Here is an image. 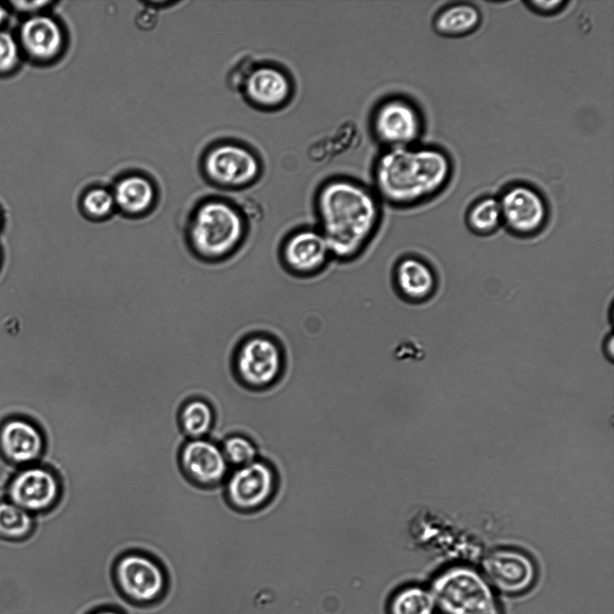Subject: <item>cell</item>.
Listing matches in <instances>:
<instances>
[{
  "label": "cell",
  "instance_id": "cell-1",
  "mask_svg": "<svg viewBox=\"0 0 614 614\" xmlns=\"http://www.w3.org/2000/svg\"><path fill=\"white\" fill-rule=\"evenodd\" d=\"M382 205L372 188L352 178L335 176L319 185L313 201L316 227L334 261L349 263L364 254L380 228Z\"/></svg>",
  "mask_w": 614,
  "mask_h": 614
},
{
  "label": "cell",
  "instance_id": "cell-2",
  "mask_svg": "<svg viewBox=\"0 0 614 614\" xmlns=\"http://www.w3.org/2000/svg\"><path fill=\"white\" fill-rule=\"evenodd\" d=\"M453 163L434 146L384 148L372 167V189L382 203L409 209L431 200L449 183Z\"/></svg>",
  "mask_w": 614,
  "mask_h": 614
},
{
  "label": "cell",
  "instance_id": "cell-3",
  "mask_svg": "<svg viewBox=\"0 0 614 614\" xmlns=\"http://www.w3.org/2000/svg\"><path fill=\"white\" fill-rule=\"evenodd\" d=\"M249 226L244 210L224 199H209L191 212L184 227L190 253L205 263L233 257L245 245Z\"/></svg>",
  "mask_w": 614,
  "mask_h": 614
},
{
  "label": "cell",
  "instance_id": "cell-4",
  "mask_svg": "<svg viewBox=\"0 0 614 614\" xmlns=\"http://www.w3.org/2000/svg\"><path fill=\"white\" fill-rule=\"evenodd\" d=\"M429 590L440 614H503L495 591L469 565H456L440 571Z\"/></svg>",
  "mask_w": 614,
  "mask_h": 614
},
{
  "label": "cell",
  "instance_id": "cell-5",
  "mask_svg": "<svg viewBox=\"0 0 614 614\" xmlns=\"http://www.w3.org/2000/svg\"><path fill=\"white\" fill-rule=\"evenodd\" d=\"M285 369V352L272 335L255 332L242 338L236 346L231 369L235 379L251 390H263L274 386Z\"/></svg>",
  "mask_w": 614,
  "mask_h": 614
},
{
  "label": "cell",
  "instance_id": "cell-6",
  "mask_svg": "<svg viewBox=\"0 0 614 614\" xmlns=\"http://www.w3.org/2000/svg\"><path fill=\"white\" fill-rule=\"evenodd\" d=\"M111 576L120 596L132 605L150 606L162 601L168 590L165 567L152 556L128 551L113 563Z\"/></svg>",
  "mask_w": 614,
  "mask_h": 614
},
{
  "label": "cell",
  "instance_id": "cell-7",
  "mask_svg": "<svg viewBox=\"0 0 614 614\" xmlns=\"http://www.w3.org/2000/svg\"><path fill=\"white\" fill-rule=\"evenodd\" d=\"M369 127L373 138L384 148L407 147L418 144L424 130V119L413 101L392 95L377 103Z\"/></svg>",
  "mask_w": 614,
  "mask_h": 614
},
{
  "label": "cell",
  "instance_id": "cell-8",
  "mask_svg": "<svg viewBox=\"0 0 614 614\" xmlns=\"http://www.w3.org/2000/svg\"><path fill=\"white\" fill-rule=\"evenodd\" d=\"M278 486L276 470L260 459L230 470L222 485L225 499L236 512L245 514L257 512L273 498Z\"/></svg>",
  "mask_w": 614,
  "mask_h": 614
},
{
  "label": "cell",
  "instance_id": "cell-9",
  "mask_svg": "<svg viewBox=\"0 0 614 614\" xmlns=\"http://www.w3.org/2000/svg\"><path fill=\"white\" fill-rule=\"evenodd\" d=\"M503 226L520 237L540 233L548 220V206L541 192L523 182L512 183L497 197Z\"/></svg>",
  "mask_w": 614,
  "mask_h": 614
},
{
  "label": "cell",
  "instance_id": "cell-10",
  "mask_svg": "<svg viewBox=\"0 0 614 614\" xmlns=\"http://www.w3.org/2000/svg\"><path fill=\"white\" fill-rule=\"evenodd\" d=\"M279 259L289 274L299 279L318 275L333 260L325 237L316 227L311 226L299 227L284 236Z\"/></svg>",
  "mask_w": 614,
  "mask_h": 614
},
{
  "label": "cell",
  "instance_id": "cell-11",
  "mask_svg": "<svg viewBox=\"0 0 614 614\" xmlns=\"http://www.w3.org/2000/svg\"><path fill=\"white\" fill-rule=\"evenodd\" d=\"M483 575L494 591L506 595H521L529 591L537 580V568L525 553L512 548H496L485 556Z\"/></svg>",
  "mask_w": 614,
  "mask_h": 614
},
{
  "label": "cell",
  "instance_id": "cell-12",
  "mask_svg": "<svg viewBox=\"0 0 614 614\" xmlns=\"http://www.w3.org/2000/svg\"><path fill=\"white\" fill-rule=\"evenodd\" d=\"M206 170L212 181L229 189H242L254 184L262 175L263 164L249 147L226 143L208 155Z\"/></svg>",
  "mask_w": 614,
  "mask_h": 614
},
{
  "label": "cell",
  "instance_id": "cell-13",
  "mask_svg": "<svg viewBox=\"0 0 614 614\" xmlns=\"http://www.w3.org/2000/svg\"><path fill=\"white\" fill-rule=\"evenodd\" d=\"M178 461L184 476L193 485L211 488L222 485L231 468L219 443L209 439H187Z\"/></svg>",
  "mask_w": 614,
  "mask_h": 614
},
{
  "label": "cell",
  "instance_id": "cell-14",
  "mask_svg": "<svg viewBox=\"0 0 614 614\" xmlns=\"http://www.w3.org/2000/svg\"><path fill=\"white\" fill-rule=\"evenodd\" d=\"M61 480L53 469L31 466L21 470L9 485L10 502L32 512L53 510L60 501Z\"/></svg>",
  "mask_w": 614,
  "mask_h": 614
},
{
  "label": "cell",
  "instance_id": "cell-15",
  "mask_svg": "<svg viewBox=\"0 0 614 614\" xmlns=\"http://www.w3.org/2000/svg\"><path fill=\"white\" fill-rule=\"evenodd\" d=\"M241 85L250 104L269 111L287 105L294 91L289 75L280 67L271 63L248 67Z\"/></svg>",
  "mask_w": 614,
  "mask_h": 614
},
{
  "label": "cell",
  "instance_id": "cell-16",
  "mask_svg": "<svg viewBox=\"0 0 614 614\" xmlns=\"http://www.w3.org/2000/svg\"><path fill=\"white\" fill-rule=\"evenodd\" d=\"M22 56L42 63L56 58L63 47V32L58 22L43 13L27 16L16 35Z\"/></svg>",
  "mask_w": 614,
  "mask_h": 614
},
{
  "label": "cell",
  "instance_id": "cell-17",
  "mask_svg": "<svg viewBox=\"0 0 614 614\" xmlns=\"http://www.w3.org/2000/svg\"><path fill=\"white\" fill-rule=\"evenodd\" d=\"M393 285L405 301L419 304L429 300L435 293L438 279L432 266L416 255H405L393 268Z\"/></svg>",
  "mask_w": 614,
  "mask_h": 614
},
{
  "label": "cell",
  "instance_id": "cell-18",
  "mask_svg": "<svg viewBox=\"0 0 614 614\" xmlns=\"http://www.w3.org/2000/svg\"><path fill=\"white\" fill-rule=\"evenodd\" d=\"M46 440L40 429L33 423L13 418L0 427V450L16 464H31L40 458Z\"/></svg>",
  "mask_w": 614,
  "mask_h": 614
},
{
  "label": "cell",
  "instance_id": "cell-19",
  "mask_svg": "<svg viewBox=\"0 0 614 614\" xmlns=\"http://www.w3.org/2000/svg\"><path fill=\"white\" fill-rule=\"evenodd\" d=\"M112 194L116 210L126 218L137 219L148 215L156 203V191L146 178L132 175L115 185Z\"/></svg>",
  "mask_w": 614,
  "mask_h": 614
},
{
  "label": "cell",
  "instance_id": "cell-20",
  "mask_svg": "<svg viewBox=\"0 0 614 614\" xmlns=\"http://www.w3.org/2000/svg\"><path fill=\"white\" fill-rule=\"evenodd\" d=\"M482 22L480 9L469 2L449 4L434 15L432 27L443 37L458 38L476 31Z\"/></svg>",
  "mask_w": 614,
  "mask_h": 614
},
{
  "label": "cell",
  "instance_id": "cell-21",
  "mask_svg": "<svg viewBox=\"0 0 614 614\" xmlns=\"http://www.w3.org/2000/svg\"><path fill=\"white\" fill-rule=\"evenodd\" d=\"M215 411L211 404L200 397H190L178 412V424L187 439L207 438L215 424Z\"/></svg>",
  "mask_w": 614,
  "mask_h": 614
},
{
  "label": "cell",
  "instance_id": "cell-22",
  "mask_svg": "<svg viewBox=\"0 0 614 614\" xmlns=\"http://www.w3.org/2000/svg\"><path fill=\"white\" fill-rule=\"evenodd\" d=\"M466 221L470 231L479 236L494 234L503 226V218L497 197L483 196L467 209Z\"/></svg>",
  "mask_w": 614,
  "mask_h": 614
},
{
  "label": "cell",
  "instance_id": "cell-23",
  "mask_svg": "<svg viewBox=\"0 0 614 614\" xmlns=\"http://www.w3.org/2000/svg\"><path fill=\"white\" fill-rule=\"evenodd\" d=\"M390 614H435L436 609L429 589L409 585L395 593L390 601Z\"/></svg>",
  "mask_w": 614,
  "mask_h": 614
},
{
  "label": "cell",
  "instance_id": "cell-24",
  "mask_svg": "<svg viewBox=\"0 0 614 614\" xmlns=\"http://www.w3.org/2000/svg\"><path fill=\"white\" fill-rule=\"evenodd\" d=\"M31 514L12 502L0 503V537L19 540L31 533Z\"/></svg>",
  "mask_w": 614,
  "mask_h": 614
},
{
  "label": "cell",
  "instance_id": "cell-25",
  "mask_svg": "<svg viewBox=\"0 0 614 614\" xmlns=\"http://www.w3.org/2000/svg\"><path fill=\"white\" fill-rule=\"evenodd\" d=\"M220 448L229 467L236 468L258 458L254 441L240 432H229L220 441Z\"/></svg>",
  "mask_w": 614,
  "mask_h": 614
},
{
  "label": "cell",
  "instance_id": "cell-26",
  "mask_svg": "<svg viewBox=\"0 0 614 614\" xmlns=\"http://www.w3.org/2000/svg\"><path fill=\"white\" fill-rule=\"evenodd\" d=\"M80 211L93 222L109 219L117 211L112 191L101 187L88 190L81 198Z\"/></svg>",
  "mask_w": 614,
  "mask_h": 614
},
{
  "label": "cell",
  "instance_id": "cell-27",
  "mask_svg": "<svg viewBox=\"0 0 614 614\" xmlns=\"http://www.w3.org/2000/svg\"><path fill=\"white\" fill-rule=\"evenodd\" d=\"M22 54L16 36L0 29V76L14 72L20 65Z\"/></svg>",
  "mask_w": 614,
  "mask_h": 614
},
{
  "label": "cell",
  "instance_id": "cell-28",
  "mask_svg": "<svg viewBox=\"0 0 614 614\" xmlns=\"http://www.w3.org/2000/svg\"><path fill=\"white\" fill-rule=\"evenodd\" d=\"M525 4L531 11L538 14L551 15L562 11L568 2L562 0L529 1L525 2Z\"/></svg>",
  "mask_w": 614,
  "mask_h": 614
},
{
  "label": "cell",
  "instance_id": "cell-29",
  "mask_svg": "<svg viewBox=\"0 0 614 614\" xmlns=\"http://www.w3.org/2000/svg\"><path fill=\"white\" fill-rule=\"evenodd\" d=\"M9 8L25 17L42 13V10L50 4L49 1H10Z\"/></svg>",
  "mask_w": 614,
  "mask_h": 614
},
{
  "label": "cell",
  "instance_id": "cell-30",
  "mask_svg": "<svg viewBox=\"0 0 614 614\" xmlns=\"http://www.w3.org/2000/svg\"><path fill=\"white\" fill-rule=\"evenodd\" d=\"M87 614H124V612L114 606H101Z\"/></svg>",
  "mask_w": 614,
  "mask_h": 614
},
{
  "label": "cell",
  "instance_id": "cell-31",
  "mask_svg": "<svg viewBox=\"0 0 614 614\" xmlns=\"http://www.w3.org/2000/svg\"><path fill=\"white\" fill-rule=\"evenodd\" d=\"M8 11L7 8L0 4V29H3V25L7 21Z\"/></svg>",
  "mask_w": 614,
  "mask_h": 614
},
{
  "label": "cell",
  "instance_id": "cell-32",
  "mask_svg": "<svg viewBox=\"0 0 614 614\" xmlns=\"http://www.w3.org/2000/svg\"><path fill=\"white\" fill-rule=\"evenodd\" d=\"M4 226V214L3 213L2 209H0V235L3 231Z\"/></svg>",
  "mask_w": 614,
  "mask_h": 614
},
{
  "label": "cell",
  "instance_id": "cell-33",
  "mask_svg": "<svg viewBox=\"0 0 614 614\" xmlns=\"http://www.w3.org/2000/svg\"><path fill=\"white\" fill-rule=\"evenodd\" d=\"M2 263H3V253H2L1 246H0V271L2 268Z\"/></svg>",
  "mask_w": 614,
  "mask_h": 614
}]
</instances>
